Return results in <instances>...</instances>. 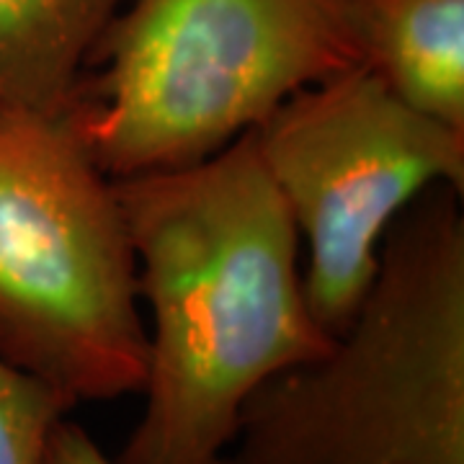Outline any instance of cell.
<instances>
[{
  "label": "cell",
  "instance_id": "cell-2",
  "mask_svg": "<svg viewBox=\"0 0 464 464\" xmlns=\"http://www.w3.org/2000/svg\"><path fill=\"white\" fill-rule=\"evenodd\" d=\"M462 194L400 215L356 315L246 400L222 464H464Z\"/></svg>",
  "mask_w": 464,
  "mask_h": 464
},
{
  "label": "cell",
  "instance_id": "cell-4",
  "mask_svg": "<svg viewBox=\"0 0 464 464\" xmlns=\"http://www.w3.org/2000/svg\"><path fill=\"white\" fill-rule=\"evenodd\" d=\"M0 356L75 405L145 384L124 215L65 111L0 109Z\"/></svg>",
  "mask_w": 464,
  "mask_h": 464
},
{
  "label": "cell",
  "instance_id": "cell-1",
  "mask_svg": "<svg viewBox=\"0 0 464 464\" xmlns=\"http://www.w3.org/2000/svg\"><path fill=\"white\" fill-rule=\"evenodd\" d=\"M148 307L145 408L116 464H222L246 400L331 346L256 134L114 181Z\"/></svg>",
  "mask_w": 464,
  "mask_h": 464
},
{
  "label": "cell",
  "instance_id": "cell-3",
  "mask_svg": "<svg viewBox=\"0 0 464 464\" xmlns=\"http://www.w3.org/2000/svg\"><path fill=\"white\" fill-rule=\"evenodd\" d=\"M353 65L346 0H127L65 114L119 181L212 158Z\"/></svg>",
  "mask_w": 464,
  "mask_h": 464
},
{
  "label": "cell",
  "instance_id": "cell-9",
  "mask_svg": "<svg viewBox=\"0 0 464 464\" xmlns=\"http://www.w3.org/2000/svg\"><path fill=\"white\" fill-rule=\"evenodd\" d=\"M47 464H116V459L103 454L83 426L63 418L52 431Z\"/></svg>",
  "mask_w": 464,
  "mask_h": 464
},
{
  "label": "cell",
  "instance_id": "cell-6",
  "mask_svg": "<svg viewBox=\"0 0 464 464\" xmlns=\"http://www.w3.org/2000/svg\"><path fill=\"white\" fill-rule=\"evenodd\" d=\"M372 67L400 99L464 130V0H346Z\"/></svg>",
  "mask_w": 464,
  "mask_h": 464
},
{
  "label": "cell",
  "instance_id": "cell-5",
  "mask_svg": "<svg viewBox=\"0 0 464 464\" xmlns=\"http://www.w3.org/2000/svg\"><path fill=\"white\" fill-rule=\"evenodd\" d=\"M253 134L307 250L310 313L335 338L362 307L400 215L439 186L464 191V130L353 65L302 88Z\"/></svg>",
  "mask_w": 464,
  "mask_h": 464
},
{
  "label": "cell",
  "instance_id": "cell-7",
  "mask_svg": "<svg viewBox=\"0 0 464 464\" xmlns=\"http://www.w3.org/2000/svg\"><path fill=\"white\" fill-rule=\"evenodd\" d=\"M127 0H0V109L63 114Z\"/></svg>",
  "mask_w": 464,
  "mask_h": 464
},
{
  "label": "cell",
  "instance_id": "cell-8",
  "mask_svg": "<svg viewBox=\"0 0 464 464\" xmlns=\"http://www.w3.org/2000/svg\"><path fill=\"white\" fill-rule=\"evenodd\" d=\"M75 402L0 356V464H47L52 431Z\"/></svg>",
  "mask_w": 464,
  "mask_h": 464
}]
</instances>
